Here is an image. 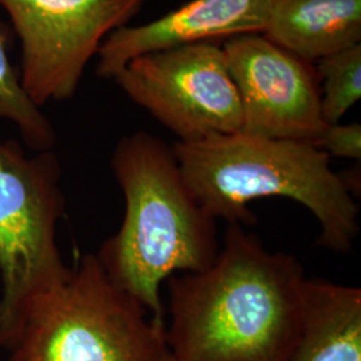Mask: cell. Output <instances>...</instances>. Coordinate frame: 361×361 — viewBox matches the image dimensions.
I'll return each mask as SVG.
<instances>
[{
	"mask_svg": "<svg viewBox=\"0 0 361 361\" xmlns=\"http://www.w3.org/2000/svg\"><path fill=\"white\" fill-rule=\"evenodd\" d=\"M305 284L293 255L229 224L207 269L168 279L169 352L177 361H289Z\"/></svg>",
	"mask_w": 361,
	"mask_h": 361,
	"instance_id": "obj_1",
	"label": "cell"
},
{
	"mask_svg": "<svg viewBox=\"0 0 361 361\" xmlns=\"http://www.w3.org/2000/svg\"><path fill=\"white\" fill-rule=\"evenodd\" d=\"M111 169L125 195V217L95 256L119 288L166 323L161 285L214 262L217 219L194 197L173 146L157 135L137 131L121 138Z\"/></svg>",
	"mask_w": 361,
	"mask_h": 361,
	"instance_id": "obj_2",
	"label": "cell"
},
{
	"mask_svg": "<svg viewBox=\"0 0 361 361\" xmlns=\"http://www.w3.org/2000/svg\"><path fill=\"white\" fill-rule=\"evenodd\" d=\"M174 154L197 201L216 219L249 225V204L284 197L307 207L320 225L317 244L348 253L359 235V207L329 155L313 143L271 140L243 131L174 142Z\"/></svg>",
	"mask_w": 361,
	"mask_h": 361,
	"instance_id": "obj_3",
	"label": "cell"
},
{
	"mask_svg": "<svg viewBox=\"0 0 361 361\" xmlns=\"http://www.w3.org/2000/svg\"><path fill=\"white\" fill-rule=\"evenodd\" d=\"M11 361H164L166 323L109 277L95 255L79 258L0 340Z\"/></svg>",
	"mask_w": 361,
	"mask_h": 361,
	"instance_id": "obj_4",
	"label": "cell"
},
{
	"mask_svg": "<svg viewBox=\"0 0 361 361\" xmlns=\"http://www.w3.org/2000/svg\"><path fill=\"white\" fill-rule=\"evenodd\" d=\"M61 166L51 150L27 157L0 142V340L38 297L61 284L70 268L56 245L65 212Z\"/></svg>",
	"mask_w": 361,
	"mask_h": 361,
	"instance_id": "obj_5",
	"label": "cell"
},
{
	"mask_svg": "<svg viewBox=\"0 0 361 361\" xmlns=\"http://www.w3.org/2000/svg\"><path fill=\"white\" fill-rule=\"evenodd\" d=\"M118 87L171 131L177 142L238 133L243 107L217 43L143 54L123 66Z\"/></svg>",
	"mask_w": 361,
	"mask_h": 361,
	"instance_id": "obj_6",
	"label": "cell"
},
{
	"mask_svg": "<svg viewBox=\"0 0 361 361\" xmlns=\"http://www.w3.org/2000/svg\"><path fill=\"white\" fill-rule=\"evenodd\" d=\"M146 0H0L20 40L18 73L42 107L73 98L104 39L126 26Z\"/></svg>",
	"mask_w": 361,
	"mask_h": 361,
	"instance_id": "obj_7",
	"label": "cell"
},
{
	"mask_svg": "<svg viewBox=\"0 0 361 361\" xmlns=\"http://www.w3.org/2000/svg\"><path fill=\"white\" fill-rule=\"evenodd\" d=\"M221 47L243 107L241 131L314 145L326 125L313 65L264 34L226 39Z\"/></svg>",
	"mask_w": 361,
	"mask_h": 361,
	"instance_id": "obj_8",
	"label": "cell"
},
{
	"mask_svg": "<svg viewBox=\"0 0 361 361\" xmlns=\"http://www.w3.org/2000/svg\"><path fill=\"white\" fill-rule=\"evenodd\" d=\"M273 0H190L140 26L119 27L104 39L95 73L113 79L131 59L149 52L194 43H216L262 34Z\"/></svg>",
	"mask_w": 361,
	"mask_h": 361,
	"instance_id": "obj_9",
	"label": "cell"
},
{
	"mask_svg": "<svg viewBox=\"0 0 361 361\" xmlns=\"http://www.w3.org/2000/svg\"><path fill=\"white\" fill-rule=\"evenodd\" d=\"M267 38L307 62L361 43V0H273Z\"/></svg>",
	"mask_w": 361,
	"mask_h": 361,
	"instance_id": "obj_10",
	"label": "cell"
},
{
	"mask_svg": "<svg viewBox=\"0 0 361 361\" xmlns=\"http://www.w3.org/2000/svg\"><path fill=\"white\" fill-rule=\"evenodd\" d=\"M289 361H361V289L307 279L301 331Z\"/></svg>",
	"mask_w": 361,
	"mask_h": 361,
	"instance_id": "obj_11",
	"label": "cell"
},
{
	"mask_svg": "<svg viewBox=\"0 0 361 361\" xmlns=\"http://www.w3.org/2000/svg\"><path fill=\"white\" fill-rule=\"evenodd\" d=\"M10 30L0 22V122L16 125L22 140L37 152L51 150L56 134L51 122L22 89L18 71L8 58Z\"/></svg>",
	"mask_w": 361,
	"mask_h": 361,
	"instance_id": "obj_12",
	"label": "cell"
},
{
	"mask_svg": "<svg viewBox=\"0 0 361 361\" xmlns=\"http://www.w3.org/2000/svg\"><path fill=\"white\" fill-rule=\"evenodd\" d=\"M320 78V109L326 126L341 118L360 101L361 43L317 61Z\"/></svg>",
	"mask_w": 361,
	"mask_h": 361,
	"instance_id": "obj_13",
	"label": "cell"
},
{
	"mask_svg": "<svg viewBox=\"0 0 361 361\" xmlns=\"http://www.w3.org/2000/svg\"><path fill=\"white\" fill-rule=\"evenodd\" d=\"M314 146L326 154L357 159L361 158V125L360 123H336L323 130L316 140Z\"/></svg>",
	"mask_w": 361,
	"mask_h": 361,
	"instance_id": "obj_14",
	"label": "cell"
},
{
	"mask_svg": "<svg viewBox=\"0 0 361 361\" xmlns=\"http://www.w3.org/2000/svg\"><path fill=\"white\" fill-rule=\"evenodd\" d=\"M164 361H177V360H176V359H174V357H173V355H171V353H170V352H169V350H168V353H166V355H165V359H164Z\"/></svg>",
	"mask_w": 361,
	"mask_h": 361,
	"instance_id": "obj_15",
	"label": "cell"
}]
</instances>
